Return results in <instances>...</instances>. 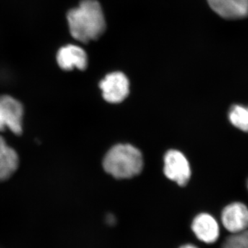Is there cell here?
Instances as JSON below:
<instances>
[{"instance_id":"3","label":"cell","mask_w":248,"mask_h":248,"mask_svg":"<svg viewBox=\"0 0 248 248\" xmlns=\"http://www.w3.org/2000/svg\"><path fill=\"white\" fill-rule=\"evenodd\" d=\"M24 108L20 102L9 95L0 96V131L6 128L16 135L22 133Z\"/></svg>"},{"instance_id":"14","label":"cell","mask_w":248,"mask_h":248,"mask_svg":"<svg viewBox=\"0 0 248 248\" xmlns=\"http://www.w3.org/2000/svg\"></svg>"},{"instance_id":"6","label":"cell","mask_w":248,"mask_h":248,"mask_svg":"<svg viewBox=\"0 0 248 248\" xmlns=\"http://www.w3.org/2000/svg\"><path fill=\"white\" fill-rule=\"evenodd\" d=\"M223 227L232 234L248 230V208L241 202H234L226 205L221 213Z\"/></svg>"},{"instance_id":"13","label":"cell","mask_w":248,"mask_h":248,"mask_svg":"<svg viewBox=\"0 0 248 248\" xmlns=\"http://www.w3.org/2000/svg\"><path fill=\"white\" fill-rule=\"evenodd\" d=\"M179 248H199L197 247V246H195V245L192 244H186L182 245V246H181Z\"/></svg>"},{"instance_id":"1","label":"cell","mask_w":248,"mask_h":248,"mask_svg":"<svg viewBox=\"0 0 248 248\" xmlns=\"http://www.w3.org/2000/svg\"><path fill=\"white\" fill-rule=\"evenodd\" d=\"M67 19L72 37L83 43L97 40L105 31V17L97 0H83L68 11Z\"/></svg>"},{"instance_id":"2","label":"cell","mask_w":248,"mask_h":248,"mask_svg":"<svg viewBox=\"0 0 248 248\" xmlns=\"http://www.w3.org/2000/svg\"><path fill=\"white\" fill-rule=\"evenodd\" d=\"M141 152L131 145L119 144L111 148L103 162L104 170L117 179L138 175L143 169Z\"/></svg>"},{"instance_id":"8","label":"cell","mask_w":248,"mask_h":248,"mask_svg":"<svg viewBox=\"0 0 248 248\" xmlns=\"http://www.w3.org/2000/svg\"><path fill=\"white\" fill-rule=\"evenodd\" d=\"M57 61L63 71H71L75 68L85 70L88 66L87 54L76 45H67L60 48L57 54Z\"/></svg>"},{"instance_id":"10","label":"cell","mask_w":248,"mask_h":248,"mask_svg":"<svg viewBox=\"0 0 248 248\" xmlns=\"http://www.w3.org/2000/svg\"><path fill=\"white\" fill-rule=\"evenodd\" d=\"M19 158L17 153L0 136V181L11 177L17 170Z\"/></svg>"},{"instance_id":"9","label":"cell","mask_w":248,"mask_h":248,"mask_svg":"<svg viewBox=\"0 0 248 248\" xmlns=\"http://www.w3.org/2000/svg\"><path fill=\"white\" fill-rule=\"evenodd\" d=\"M209 6L220 17L238 19L248 16V0H207Z\"/></svg>"},{"instance_id":"5","label":"cell","mask_w":248,"mask_h":248,"mask_svg":"<svg viewBox=\"0 0 248 248\" xmlns=\"http://www.w3.org/2000/svg\"><path fill=\"white\" fill-rule=\"evenodd\" d=\"M103 97L110 103H120L129 93V81L121 72H115L106 76L99 84Z\"/></svg>"},{"instance_id":"12","label":"cell","mask_w":248,"mask_h":248,"mask_svg":"<svg viewBox=\"0 0 248 248\" xmlns=\"http://www.w3.org/2000/svg\"><path fill=\"white\" fill-rule=\"evenodd\" d=\"M221 248H248V230L227 238Z\"/></svg>"},{"instance_id":"4","label":"cell","mask_w":248,"mask_h":248,"mask_svg":"<svg viewBox=\"0 0 248 248\" xmlns=\"http://www.w3.org/2000/svg\"><path fill=\"white\" fill-rule=\"evenodd\" d=\"M164 163L166 177L179 186L187 185L191 177V169L184 154L177 151H170L165 156Z\"/></svg>"},{"instance_id":"11","label":"cell","mask_w":248,"mask_h":248,"mask_svg":"<svg viewBox=\"0 0 248 248\" xmlns=\"http://www.w3.org/2000/svg\"><path fill=\"white\" fill-rule=\"evenodd\" d=\"M228 120L235 128L248 133V106L234 104L228 114Z\"/></svg>"},{"instance_id":"7","label":"cell","mask_w":248,"mask_h":248,"mask_svg":"<svg viewBox=\"0 0 248 248\" xmlns=\"http://www.w3.org/2000/svg\"><path fill=\"white\" fill-rule=\"evenodd\" d=\"M190 227L196 238L204 244H215L219 238V224L210 214L197 215L192 220Z\"/></svg>"}]
</instances>
